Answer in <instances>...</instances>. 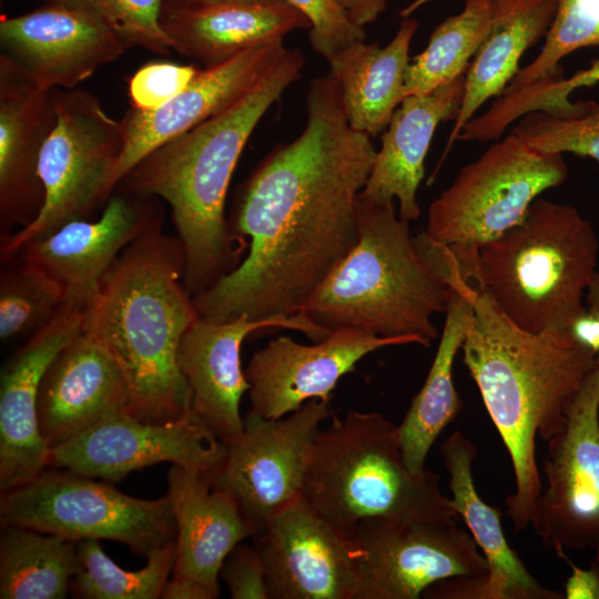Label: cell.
Here are the masks:
<instances>
[{
  "label": "cell",
  "mask_w": 599,
  "mask_h": 599,
  "mask_svg": "<svg viewBox=\"0 0 599 599\" xmlns=\"http://www.w3.org/2000/svg\"><path fill=\"white\" fill-rule=\"evenodd\" d=\"M306 111L302 133L275 146L244 183L229 224L248 238V252L192 297L201 317L297 314L357 244L358 196L377 150L351 126L336 87H311Z\"/></svg>",
  "instance_id": "6da1fadb"
},
{
  "label": "cell",
  "mask_w": 599,
  "mask_h": 599,
  "mask_svg": "<svg viewBox=\"0 0 599 599\" xmlns=\"http://www.w3.org/2000/svg\"><path fill=\"white\" fill-rule=\"evenodd\" d=\"M469 296L463 361L511 460L515 490L506 515L519 532L531 525L542 489L536 437L548 441L564 429L597 355L570 332L519 328L471 281Z\"/></svg>",
  "instance_id": "7a4b0ae2"
},
{
  "label": "cell",
  "mask_w": 599,
  "mask_h": 599,
  "mask_svg": "<svg viewBox=\"0 0 599 599\" xmlns=\"http://www.w3.org/2000/svg\"><path fill=\"white\" fill-rule=\"evenodd\" d=\"M184 272L182 244L162 232L160 220L122 251L85 308L84 332L121 370L128 413L145 422L191 408L177 352L199 314Z\"/></svg>",
  "instance_id": "3957f363"
},
{
  "label": "cell",
  "mask_w": 599,
  "mask_h": 599,
  "mask_svg": "<svg viewBox=\"0 0 599 599\" xmlns=\"http://www.w3.org/2000/svg\"><path fill=\"white\" fill-rule=\"evenodd\" d=\"M304 63L300 50L287 49L243 98L152 151L119 184L169 204L192 297L240 264L245 242L232 233L224 214L231 177L256 125L300 78Z\"/></svg>",
  "instance_id": "277c9868"
},
{
  "label": "cell",
  "mask_w": 599,
  "mask_h": 599,
  "mask_svg": "<svg viewBox=\"0 0 599 599\" xmlns=\"http://www.w3.org/2000/svg\"><path fill=\"white\" fill-rule=\"evenodd\" d=\"M598 238L570 204L538 197L525 217L478 248L454 253L463 274L519 328L570 332L596 274Z\"/></svg>",
  "instance_id": "5b68a950"
},
{
  "label": "cell",
  "mask_w": 599,
  "mask_h": 599,
  "mask_svg": "<svg viewBox=\"0 0 599 599\" xmlns=\"http://www.w3.org/2000/svg\"><path fill=\"white\" fill-rule=\"evenodd\" d=\"M358 242L305 301L300 313L321 328L380 337H437L432 318L445 313L447 282L419 250L394 202L358 196Z\"/></svg>",
  "instance_id": "8992f818"
},
{
  "label": "cell",
  "mask_w": 599,
  "mask_h": 599,
  "mask_svg": "<svg viewBox=\"0 0 599 599\" xmlns=\"http://www.w3.org/2000/svg\"><path fill=\"white\" fill-rule=\"evenodd\" d=\"M303 498L349 530L369 519L456 521L439 477L405 464L398 425L380 413L348 410L318 432L305 474Z\"/></svg>",
  "instance_id": "52a82bcc"
},
{
  "label": "cell",
  "mask_w": 599,
  "mask_h": 599,
  "mask_svg": "<svg viewBox=\"0 0 599 599\" xmlns=\"http://www.w3.org/2000/svg\"><path fill=\"white\" fill-rule=\"evenodd\" d=\"M55 125L40 153L44 201L34 220L4 235L1 258L14 257L30 241L64 223L85 219L113 194L111 176L123 146L122 121L82 89H55Z\"/></svg>",
  "instance_id": "ba28073f"
},
{
  "label": "cell",
  "mask_w": 599,
  "mask_h": 599,
  "mask_svg": "<svg viewBox=\"0 0 599 599\" xmlns=\"http://www.w3.org/2000/svg\"><path fill=\"white\" fill-rule=\"evenodd\" d=\"M567 177L562 154L538 151L510 133L430 203L425 232L447 247L478 248L517 225L541 193Z\"/></svg>",
  "instance_id": "9c48e42d"
},
{
  "label": "cell",
  "mask_w": 599,
  "mask_h": 599,
  "mask_svg": "<svg viewBox=\"0 0 599 599\" xmlns=\"http://www.w3.org/2000/svg\"><path fill=\"white\" fill-rule=\"evenodd\" d=\"M1 525L57 535L73 541L108 539L148 556L176 537L167 495L146 500L70 470L43 469L2 491Z\"/></svg>",
  "instance_id": "30bf717a"
},
{
  "label": "cell",
  "mask_w": 599,
  "mask_h": 599,
  "mask_svg": "<svg viewBox=\"0 0 599 599\" xmlns=\"http://www.w3.org/2000/svg\"><path fill=\"white\" fill-rule=\"evenodd\" d=\"M328 402L311 399L276 419L248 412L241 435L226 446L213 483L230 493L260 534L278 512L303 498L305 474Z\"/></svg>",
  "instance_id": "8fae6325"
},
{
  "label": "cell",
  "mask_w": 599,
  "mask_h": 599,
  "mask_svg": "<svg viewBox=\"0 0 599 599\" xmlns=\"http://www.w3.org/2000/svg\"><path fill=\"white\" fill-rule=\"evenodd\" d=\"M349 536L358 551L355 599H418L453 578H484L488 562L456 521L369 519Z\"/></svg>",
  "instance_id": "7c38bea8"
},
{
  "label": "cell",
  "mask_w": 599,
  "mask_h": 599,
  "mask_svg": "<svg viewBox=\"0 0 599 599\" xmlns=\"http://www.w3.org/2000/svg\"><path fill=\"white\" fill-rule=\"evenodd\" d=\"M546 479L531 526L555 552L589 551L599 561V368L587 377L561 432L548 441Z\"/></svg>",
  "instance_id": "4fadbf2b"
},
{
  "label": "cell",
  "mask_w": 599,
  "mask_h": 599,
  "mask_svg": "<svg viewBox=\"0 0 599 599\" xmlns=\"http://www.w3.org/2000/svg\"><path fill=\"white\" fill-rule=\"evenodd\" d=\"M226 446L190 408L175 419L151 423L116 410L71 439L50 448L54 468L119 481L159 463L212 471Z\"/></svg>",
  "instance_id": "5bb4252c"
},
{
  "label": "cell",
  "mask_w": 599,
  "mask_h": 599,
  "mask_svg": "<svg viewBox=\"0 0 599 599\" xmlns=\"http://www.w3.org/2000/svg\"><path fill=\"white\" fill-rule=\"evenodd\" d=\"M272 599H355L358 551L348 532L302 498L255 536Z\"/></svg>",
  "instance_id": "9a60e30c"
},
{
  "label": "cell",
  "mask_w": 599,
  "mask_h": 599,
  "mask_svg": "<svg viewBox=\"0 0 599 599\" xmlns=\"http://www.w3.org/2000/svg\"><path fill=\"white\" fill-rule=\"evenodd\" d=\"M429 343L419 336L380 337L353 328L333 331L313 345L288 336L276 337L253 354L244 370L250 385V412L276 419L311 399L328 402L338 380L355 370L366 355L388 346L427 347Z\"/></svg>",
  "instance_id": "2e32d148"
},
{
  "label": "cell",
  "mask_w": 599,
  "mask_h": 599,
  "mask_svg": "<svg viewBox=\"0 0 599 599\" xmlns=\"http://www.w3.org/2000/svg\"><path fill=\"white\" fill-rule=\"evenodd\" d=\"M273 327L300 331L315 343L332 333L303 313L265 319L241 316L227 322L199 315L181 339L177 363L191 408L224 445L243 430L240 402L250 385L241 366V345L250 334Z\"/></svg>",
  "instance_id": "e0dca14e"
},
{
  "label": "cell",
  "mask_w": 599,
  "mask_h": 599,
  "mask_svg": "<svg viewBox=\"0 0 599 599\" xmlns=\"http://www.w3.org/2000/svg\"><path fill=\"white\" fill-rule=\"evenodd\" d=\"M1 52L43 89H74L130 49L91 12L57 2L0 21Z\"/></svg>",
  "instance_id": "ac0fdd59"
},
{
  "label": "cell",
  "mask_w": 599,
  "mask_h": 599,
  "mask_svg": "<svg viewBox=\"0 0 599 599\" xmlns=\"http://www.w3.org/2000/svg\"><path fill=\"white\" fill-rule=\"evenodd\" d=\"M99 219H75L28 242L16 255L53 278L67 303L88 306L122 251L160 221L152 201L121 186Z\"/></svg>",
  "instance_id": "d6986e66"
},
{
  "label": "cell",
  "mask_w": 599,
  "mask_h": 599,
  "mask_svg": "<svg viewBox=\"0 0 599 599\" xmlns=\"http://www.w3.org/2000/svg\"><path fill=\"white\" fill-rule=\"evenodd\" d=\"M283 41L200 69L189 85L152 111L130 108L121 119L123 146L111 176L119 184L152 151L222 113L243 98L286 52Z\"/></svg>",
  "instance_id": "ffe728a7"
},
{
  "label": "cell",
  "mask_w": 599,
  "mask_h": 599,
  "mask_svg": "<svg viewBox=\"0 0 599 599\" xmlns=\"http://www.w3.org/2000/svg\"><path fill=\"white\" fill-rule=\"evenodd\" d=\"M87 306L67 303L7 362L0 378V489L22 485L49 466L39 430L42 377L59 352L84 328Z\"/></svg>",
  "instance_id": "44dd1931"
},
{
  "label": "cell",
  "mask_w": 599,
  "mask_h": 599,
  "mask_svg": "<svg viewBox=\"0 0 599 599\" xmlns=\"http://www.w3.org/2000/svg\"><path fill=\"white\" fill-rule=\"evenodd\" d=\"M448 474L451 504L469 529L488 562L484 578H453L429 587L424 596L451 599H562L561 592L547 589L527 570L509 546L501 526L499 508L479 496L473 477L476 446L455 430L440 445Z\"/></svg>",
  "instance_id": "7402d4cb"
},
{
  "label": "cell",
  "mask_w": 599,
  "mask_h": 599,
  "mask_svg": "<svg viewBox=\"0 0 599 599\" xmlns=\"http://www.w3.org/2000/svg\"><path fill=\"white\" fill-rule=\"evenodd\" d=\"M55 122V89L37 85L1 52L0 220L4 235L12 226H27L42 207L39 159Z\"/></svg>",
  "instance_id": "603a6c76"
},
{
  "label": "cell",
  "mask_w": 599,
  "mask_h": 599,
  "mask_svg": "<svg viewBox=\"0 0 599 599\" xmlns=\"http://www.w3.org/2000/svg\"><path fill=\"white\" fill-rule=\"evenodd\" d=\"M124 377L109 354L84 329L47 368L38 395L39 430L50 448L116 410H126Z\"/></svg>",
  "instance_id": "cb8c5ba5"
},
{
  "label": "cell",
  "mask_w": 599,
  "mask_h": 599,
  "mask_svg": "<svg viewBox=\"0 0 599 599\" xmlns=\"http://www.w3.org/2000/svg\"><path fill=\"white\" fill-rule=\"evenodd\" d=\"M167 484L176 527L173 576L196 580L219 597L217 579L226 557L254 530L210 471L173 464Z\"/></svg>",
  "instance_id": "d4e9b609"
},
{
  "label": "cell",
  "mask_w": 599,
  "mask_h": 599,
  "mask_svg": "<svg viewBox=\"0 0 599 599\" xmlns=\"http://www.w3.org/2000/svg\"><path fill=\"white\" fill-rule=\"evenodd\" d=\"M161 23L172 50L205 67L311 28L307 18L286 0H225L163 9Z\"/></svg>",
  "instance_id": "484cf974"
},
{
  "label": "cell",
  "mask_w": 599,
  "mask_h": 599,
  "mask_svg": "<svg viewBox=\"0 0 599 599\" xmlns=\"http://www.w3.org/2000/svg\"><path fill=\"white\" fill-rule=\"evenodd\" d=\"M465 74L423 95H407L382 136L368 180L359 197L374 203L398 201V214L410 222L420 214L417 190L436 128L455 120L465 90Z\"/></svg>",
  "instance_id": "4316f807"
},
{
  "label": "cell",
  "mask_w": 599,
  "mask_h": 599,
  "mask_svg": "<svg viewBox=\"0 0 599 599\" xmlns=\"http://www.w3.org/2000/svg\"><path fill=\"white\" fill-rule=\"evenodd\" d=\"M557 3L558 0H494L489 33L465 73L463 100L434 174L467 122L486 101L502 93L518 72L526 50L547 34Z\"/></svg>",
  "instance_id": "83f0119b"
},
{
  "label": "cell",
  "mask_w": 599,
  "mask_h": 599,
  "mask_svg": "<svg viewBox=\"0 0 599 599\" xmlns=\"http://www.w3.org/2000/svg\"><path fill=\"white\" fill-rule=\"evenodd\" d=\"M418 21L405 18L392 41L380 48L376 42H356L334 54L327 62L337 82L352 128L375 136L384 132L406 98L409 48Z\"/></svg>",
  "instance_id": "f1b7e54d"
},
{
  "label": "cell",
  "mask_w": 599,
  "mask_h": 599,
  "mask_svg": "<svg viewBox=\"0 0 599 599\" xmlns=\"http://www.w3.org/2000/svg\"><path fill=\"white\" fill-rule=\"evenodd\" d=\"M448 285L451 292L436 355L423 387L398 425L404 460L414 474L426 469L430 447L461 409L453 367L466 336L471 301L469 282L458 270L448 278Z\"/></svg>",
  "instance_id": "f546056e"
},
{
  "label": "cell",
  "mask_w": 599,
  "mask_h": 599,
  "mask_svg": "<svg viewBox=\"0 0 599 599\" xmlns=\"http://www.w3.org/2000/svg\"><path fill=\"white\" fill-rule=\"evenodd\" d=\"M79 569L77 541L4 525L0 535V598L62 599Z\"/></svg>",
  "instance_id": "4dcf8cb0"
},
{
  "label": "cell",
  "mask_w": 599,
  "mask_h": 599,
  "mask_svg": "<svg viewBox=\"0 0 599 599\" xmlns=\"http://www.w3.org/2000/svg\"><path fill=\"white\" fill-rule=\"evenodd\" d=\"M494 0H466L464 9L439 23L426 49L412 59L406 72L407 95H423L465 74L489 33Z\"/></svg>",
  "instance_id": "1f68e13d"
},
{
  "label": "cell",
  "mask_w": 599,
  "mask_h": 599,
  "mask_svg": "<svg viewBox=\"0 0 599 599\" xmlns=\"http://www.w3.org/2000/svg\"><path fill=\"white\" fill-rule=\"evenodd\" d=\"M79 569L70 589L83 599H158L161 598L175 562V539L154 549L148 565L138 571L118 566L105 555L98 539L77 542Z\"/></svg>",
  "instance_id": "d6a6232c"
},
{
  "label": "cell",
  "mask_w": 599,
  "mask_h": 599,
  "mask_svg": "<svg viewBox=\"0 0 599 599\" xmlns=\"http://www.w3.org/2000/svg\"><path fill=\"white\" fill-rule=\"evenodd\" d=\"M10 260L0 278L2 341L33 334L67 304L63 288L53 278L19 256Z\"/></svg>",
  "instance_id": "836d02e7"
},
{
  "label": "cell",
  "mask_w": 599,
  "mask_h": 599,
  "mask_svg": "<svg viewBox=\"0 0 599 599\" xmlns=\"http://www.w3.org/2000/svg\"><path fill=\"white\" fill-rule=\"evenodd\" d=\"M599 45V0H558L556 13L536 59L518 70L504 91L530 84L559 72L571 52Z\"/></svg>",
  "instance_id": "e575fe53"
},
{
  "label": "cell",
  "mask_w": 599,
  "mask_h": 599,
  "mask_svg": "<svg viewBox=\"0 0 599 599\" xmlns=\"http://www.w3.org/2000/svg\"><path fill=\"white\" fill-rule=\"evenodd\" d=\"M511 133L529 146L546 153H572L599 162V102L576 116L531 112L518 121Z\"/></svg>",
  "instance_id": "d590c367"
},
{
  "label": "cell",
  "mask_w": 599,
  "mask_h": 599,
  "mask_svg": "<svg viewBox=\"0 0 599 599\" xmlns=\"http://www.w3.org/2000/svg\"><path fill=\"white\" fill-rule=\"evenodd\" d=\"M84 9L106 23L128 47L166 55L172 47L161 23L163 0H41Z\"/></svg>",
  "instance_id": "8d00e7d4"
},
{
  "label": "cell",
  "mask_w": 599,
  "mask_h": 599,
  "mask_svg": "<svg viewBox=\"0 0 599 599\" xmlns=\"http://www.w3.org/2000/svg\"><path fill=\"white\" fill-rule=\"evenodd\" d=\"M286 1L307 18L311 45L326 61L343 49L365 40L364 27L354 23L337 0Z\"/></svg>",
  "instance_id": "74e56055"
},
{
  "label": "cell",
  "mask_w": 599,
  "mask_h": 599,
  "mask_svg": "<svg viewBox=\"0 0 599 599\" xmlns=\"http://www.w3.org/2000/svg\"><path fill=\"white\" fill-rule=\"evenodd\" d=\"M199 68L191 64L152 62L141 67L129 81L131 106L141 111L155 110L194 79Z\"/></svg>",
  "instance_id": "f35d334b"
},
{
  "label": "cell",
  "mask_w": 599,
  "mask_h": 599,
  "mask_svg": "<svg viewBox=\"0 0 599 599\" xmlns=\"http://www.w3.org/2000/svg\"><path fill=\"white\" fill-rule=\"evenodd\" d=\"M220 575L233 599H268L263 560L255 546L238 544L226 557Z\"/></svg>",
  "instance_id": "ab89813d"
},
{
  "label": "cell",
  "mask_w": 599,
  "mask_h": 599,
  "mask_svg": "<svg viewBox=\"0 0 599 599\" xmlns=\"http://www.w3.org/2000/svg\"><path fill=\"white\" fill-rule=\"evenodd\" d=\"M599 82V59L591 62L589 68L576 72L570 78L557 74L545 80L540 87V94L546 103L554 108H567L570 105L572 91L591 87Z\"/></svg>",
  "instance_id": "60d3db41"
},
{
  "label": "cell",
  "mask_w": 599,
  "mask_h": 599,
  "mask_svg": "<svg viewBox=\"0 0 599 599\" xmlns=\"http://www.w3.org/2000/svg\"><path fill=\"white\" fill-rule=\"evenodd\" d=\"M571 568V575L565 583L567 599H599V561L593 560L587 569L575 565L565 550L556 552Z\"/></svg>",
  "instance_id": "b9f144b4"
},
{
  "label": "cell",
  "mask_w": 599,
  "mask_h": 599,
  "mask_svg": "<svg viewBox=\"0 0 599 599\" xmlns=\"http://www.w3.org/2000/svg\"><path fill=\"white\" fill-rule=\"evenodd\" d=\"M161 598L164 599H214L217 596L203 583L185 578L174 577L167 580Z\"/></svg>",
  "instance_id": "7bdbcfd3"
},
{
  "label": "cell",
  "mask_w": 599,
  "mask_h": 599,
  "mask_svg": "<svg viewBox=\"0 0 599 599\" xmlns=\"http://www.w3.org/2000/svg\"><path fill=\"white\" fill-rule=\"evenodd\" d=\"M357 26L373 23L387 7V0H337Z\"/></svg>",
  "instance_id": "ee69618b"
},
{
  "label": "cell",
  "mask_w": 599,
  "mask_h": 599,
  "mask_svg": "<svg viewBox=\"0 0 599 599\" xmlns=\"http://www.w3.org/2000/svg\"><path fill=\"white\" fill-rule=\"evenodd\" d=\"M586 298L588 303L587 311L599 318V271L596 272L587 288ZM596 364L599 368V353L596 356Z\"/></svg>",
  "instance_id": "f6af8a7d"
},
{
  "label": "cell",
  "mask_w": 599,
  "mask_h": 599,
  "mask_svg": "<svg viewBox=\"0 0 599 599\" xmlns=\"http://www.w3.org/2000/svg\"><path fill=\"white\" fill-rule=\"evenodd\" d=\"M225 0H163V9L185 8L193 6H202Z\"/></svg>",
  "instance_id": "bcb514c9"
},
{
  "label": "cell",
  "mask_w": 599,
  "mask_h": 599,
  "mask_svg": "<svg viewBox=\"0 0 599 599\" xmlns=\"http://www.w3.org/2000/svg\"><path fill=\"white\" fill-rule=\"evenodd\" d=\"M429 1H432V0H414V1H412L409 4H407L406 7H404L400 10L399 16L403 17V18H408L418 8L423 7L424 4L428 3Z\"/></svg>",
  "instance_id": "7dc6e473"
}]
</instances>
